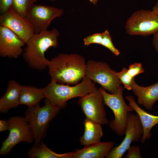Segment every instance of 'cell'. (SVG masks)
Masks as SVG:
<instances>
[{
	"mask_svg": "<svg viewBox=\"0 0 158 158\" xmlns=\"http://www.w3.org/2000/svg\"><path fill=\"white\" fill-rule=\"evenodd\" d=\"M86 64L80 55L61 53L49 61V73L58 83L76 85L85 77Z\"/></svg>",
	"mask_w": 158,
	"mask_h": 158,
	"instance_id": "6da1fadb",
	"label": "cell"
},
{
	"mask_svg": "<svg viewBox=\"0 0 158 158\" xmlns=\"http://www.w3.org/2000/svg\"><path fill=\"white\" fill-rule=\"evenodd\" d=\"M60 35L58 30L54 28L35 34L31 37L22 54L30 68L41 71L48 67L49 61L46 58L44 53L49 48H55L58 46Z\"/></svg>",
	"mask_w": 158,
	"mask_h": 158,
	"instance_id": "7a4b0ae2",
	"label": "cell"
},
{
	"mask_svg": "<svg viewBox=\"0 0 158 158\" xmlns=\"http://www.w3.org/2000/svg\"><path fill=\"white\" fill-rule=\"evenodd\" d=\"M95 84L85 77L81 83L73 86L58 83L51 80L43 90L45 98L61 109L66 107L69 100L82 97L97 90L98 88Z\"/></svg>",
	"mask_w": 158,
	"mask_h": 158,
	"instance_id": "3957f363",
	"label": "cell"
},
{
	"mask_svg": "<svg viewBox=\"0 0 158 158\" xmlns=\"http://www.w3.org/2000/svg\"><path fill=\"white\" fill-rule=\"evenodd\" d=\"M44 105L28 107L24 117L33 134L35 144H38L45 138L49 123L59 113L61 108L45 98Z\"/></svg>",
	"mask_w": 158,
	"mask_h": 158,
	"instance_id": "277c9868",
	"label": "cell"
},
{
	"mask_svg": "<svg viewBox=\"0 0 158 158\" xmlns=\"http://www.w3.org/2000/svg\"><path fill=\"white\" fill-rule=\"evenodd\" d=\"M99 89L103 95L104 105L111 108L114 115V119L109 122V127L118 135L123 136L127 126L128 114L133 110L124 101L123 95V87L121 85L113 94L107 93L102 87Z\"/></svg>",
	"mask_w": 158,
	"mask_h": 158,
	"instance_id": "5b68a950",
	"label": "cell"
},
{
	"mask_svg": "<svg viewBox=\"0 0 158 158\" xmlns=\"http://www.w3.org/2000/svg\"><path fill=\"white\" fill-rule=\"evenodd\" d=\"M8 137L2 142L0 155L7 156L12 149L21 142L30 144L34 138L28 122L24 117L14 116L8 119Z\"/></svg>",
	"mask_w": 158,
	"mask_h": 158,
	"instance_id": "8992f818",
	"label": "cell"
},
{
	"mask_svg": "<svg viewBox=\"0 0 158 158\" xmlns=\"http://www.w3.org/2000/svg\"><path fill=\"white\" fill-rule=\"evenodd\" d=\"M116 72L106 63L92 60L86 63L85 77L111 94L116 92L121 83Z\"/></svg>",
	"mask_w": 158,
	"mask_h": 158,
	"instance_id": "52a82bcc",
	"label": "cell"
},
{
	"mask_svg": "<svg viewBox=\"0 0 158 158\" xmlns=\"http://www.w3.org/2000/svg\"><path fill=\"white\" fill-rule=\"evenodd\" d=\"M126 32L132 35L148 36L158 31V15L152 11L141 9L132 14L126 22Z\"/></svg>",
	"mask_w": 158,
	"mask_h": 158,
	"instance_id": "ba28073f",
	"label": "cell"
},
{
	"mask_svg": "<svg viewBox=\"0 0 158 158\" xmlns=\"http://www.w3.org/2000/svg\"><path fill=\"white\" fill-rule=\"evenodd\" d=\"M103 97L98 89L80 97L78 104L86 117L101 125L109 123L104 107Z\"/></svg>",
	"mask_w": 158,
	"mask_h": 158,
	"instance_id": "9c48e42d",
	"label": "cell"
},
{
	"mask_svg": "<svg viewBox=\"0 0 158 158\" xmlns=\"http://www.w3.org/2000/svg\"><path fill=\"white\" fill-rule=\"evenodd\" d=\"M0 25L10 29L25 44L35 34V29L26 16L17 13L12 7L0 15Z\"/></svg>",
	"mask_w": 158,
	"mask_h": 158,
	"instance_id": "30bf717a",
	"label": "cell"
},
{
	"mask_svg": "<svg viewBox=\"0 0 158 158\" xmlns=\"http://www.w3.org/2000/svg\"><path fill=\"white\" fill-rule=\"evenodd\" d=\"M63 12L61 8L34 3L26 16L33 26L35 34H38L47 30L52 21L61 17Z\"/></svg>",
	"mask_w": 158,
	"mask_h": 158,
	"instance_id": "8fae6325",
	"label": "cell"
},
{
	"mask_svg": "<svg viewBox=\"0 0 158 158\" xmlns=\"http://www.w3.org/2000/svg\"><path fill=\"white\" fill-rule=\"evenodd\" d=\"M131 112L128 114L127 125L124 140L119 145L113 147L106 158H121L132 142H137L141 139L143 128L140 118L137 114Z\"/></svg>",
	"mask_w": 158,
	"mask_h": 158,
	"instance_id": "7c38bea8",
	"label": "cell"
},
{
	"mask_svg": "<svg viewBox=\"0 0 158 158\" xmlns=\"http://www.w3.org/2000/svg\"><path fill=\"white\" fill-rule=\"evenodd\" d=\"M25 43L13 31L4 26H0V56L17 59L22 54Z\"/></svg>",
	"mask_w": 158,
	"mask_h": 158,
	"instance_id": "4fadbf2b",
	"label": "cell"
},
{
	"mask_svg": "<svg viewBox=\"0 0 158 158\" xmlns=\"http://www.w3.org/2000/svg\"><path fill=\"white\" fill-rule=\"evenodd\" d=\"M131 90L137 97L138 104L151 110L155 102L158 99V82L147 87L137 84L133 79Z\"/></svg>",
	"mask_w": 158,
	"mask_h": 158,
	"instance_id": "5bb4252c",
	"label": "cell"
},
{
	"mask_svg": "<svg viewBox=\"0 0 158 158\" xmlns=\"http://www.w3.org/2000/svg\"><path fill=\"white\" fill-rule=\"evenodd\" d=\"M125 98L129 102L128 105L135 111L139 116L143 128V133L140 140L141 143H143L151 137V130L158 123V116L151 114L142 109L132 96H127Z\"/></svg>",
	"mask_w": 158,
	"mask_h": 158,
	"instance_id": "9a60e30c",
	"label": "cell"
},
{
	"mask_svg": "<svg viewBox=\"0 0 158 158\" xmlns=\"http://www.w3.org/2000/svg\"><path fill=\"white\" fill-rule=\"evenodd\" d=\"M114 143L112 141H99L85 146L81 149L76 150L72 158H103L113 147Z\"/></svg>",
	"mask_w": 158,
	"mask_h": 158,
	"instance_id": "2e32d148",
	"label": "cell"
},
{
	"mask_svg": "<svg viewBox=\"0 0 158 158\" xmlns=\"http://www.w3.org/2000/svg\"><path fill=\"white\" fill-rule=\"evenodd\" d=\"M21 85L13 80L9 81L6 91L0 99V112L6 114L11 109L19 105Z\"/></svg>",
	"mask_w": 158,
	"mask_h": 158,
	"instance_id": "e0dca14e",
	"label": "cell"
},
{
	"mask_svg": "<svg viewBox=\"0 0 158 158\" xmlns=\"http://www.w3.org/2000/svg\"><path fill=\"white\" fill-rule=\"evenodd\" d=\"M84 132L80 138V143L85 146L100 141L103 135L101 125L86 117L84 120Z\"/></svg>",
	"mask_w": 158,
	"mask_h": 158,
	"instance_id": "ac0fdd59",
	"label": "cell"
},
{
	"mask_svg": "<svg viewBox=\"0 0 158 158\" xmlns=\"http://www.w3.org/2000/svg\"><path fill=\"white\" fill-rule=\"evenodd\" d=\"M45 96L43 88H38L30 85H21L19 102L20 104H23L31 107L39 104L40 102Z\"/></svg>",
	"mask_w": 158,
	"mask_h": 158,
	"instance_id": "d6986e66",
	"label": "cell"
},
{
	"mask_svg": "<svg viewBox=\"0 0 158 158\" xmlns=\"http://www.w3.org/2000/svg\"><path fill=\"white\" fill-rule=\"evenodd\" d=\"M75 151L63 154L56 153L49 149L43 141L34 144L27 154L29 158H72Z\"/></svg>",
	"mask_w": 158,
	"mask_h": 158,
	"instance_id": "ffe728a7",
	"label": "cell"
},
{
	"mask_svg": "<svg viewBox=\"0 0 158 158\" xmlns=\"http://www.w3.org/2000/svg\"><path fill=\"white\" fill-rule=\"evenodd\" d=\"M34 3L33 0H13L12 7L17 13L26 16Z\"/></svg>",
	"mask_w": 158,
	"mask_h": 158,
	"instance_id": "44dd1931",
	"label": "cell"
},
{
	"mask_svg": "<svg viewBox=\"0 0 158 158\" xmlns=\"http://www.w3.org/2000/svg\"><path fill=\"white\" fill-rule=\"evenodd\" d=\"M116 75L124 85L125 88L128 90H131V85L134 78H132L129 75L127 68H123L121 71L116 72Z\"/></svg>",
	"mask_w": 158,
	"mask_h": 158,
	"instance_id": "7402d4cb",
	"label": "cell"
},
{
	"mask_svg": "<svg viewBox=\"0 0 158 158\" xmlns=\"http://www.w3.org/2000/svg\"><path fill=\"white\" fill-rule=\"evenodd\" d=\"M102 40L101 45L109 49L115 55L118 56L119 55L120 52L114 45L108 30H105L102 32Z\"/></svg>",
	"mask_w": 158,
	"mask_h": 158,
	"instance_id": "603a6c76",
	"label": "cell"
},
{
	"mask_svg": "<svg viewBox=\"0 0 158 158\" xmlns=\"http://www.w3.org/2000/svg\"><path fill=\"white\" fill-rule=\"evenodd\" d=\"M102 38V33H96L88 36L83 40L84 44L86 46L92 44H101Z\"/></svg>",
	"mask_w": 158,
	"mask_h": 158,
	"instance_id": "cb8c5ba5",
	"label": "cell"
},
{
	"mask_svg": "<svg viewBox=\"0 0 158 158\" xmlns=\"http://www.w3.org/2000/svg\"><path fill=\"white\" fill-rule=\"evenodd\" d=\"M144 70L140 63H134L129 66L128 73L132 78H134L136 75L143 73Z\"/></svg>",
	"mask_w": 158,
	"mask_h": 158,
	"instance_id": "d4e9b609",
	"label": "cell"
},
{
	"mask_svg": "<svg viewBox=\"0 0 158 158\" xmlns=\"http://www.w3.org/2000/svg\"><path fill=\"white\" fill-rule=\"evenodd\" d=\"M128 154L126 155V158H141L140 149L138 146H130L128 149Z\"/></svg>",
	"mask_w": 158,
	"mask_h": 158,
	"instance_id": "484cf974",
	"label": "cell"
},
{
	"mask_svg": "<svg viewBox=\"0 0 158 158\" xmlns=\"http://www.w3.org/2000/svg\"><path fill=\"white\" fill-rule=\"evenodd\" d=\"M13 0H0V11L1 14L12 7Z\"/></svg>",
	"mask_w": 158,
	"mask_h": 158,
	"instance_id": "4316f807",
	"label": "cell"
},
{
	"mask_svg": "<svg viewBox=\"0 0 158 158\" xmlns=\"http://www.w3.org/2000/svg\"><path fill=\"white\" fill-rule=\"evenodd\" d=\"M8 130V122L6 119L0 120V131L4 132Z\"/></svg>",
	"mask_w": 158,
	"mask_h": 158,
	"instance_id": "83f0119b",
	"label": "cell"
},
{
	"mask_svg": "<svg viewBox=\"0 0 158 158\" xmlns=\"http://www.w3.org/2000/svg\"><path fill=\"white\" fill-rule=\"evenodd\" d=\"M154 35L153 44L154 49L158 53V31Z\"/></svg>",
	"mask_w": 158,
	"mask_h": 158,
	"instance_id": "f1b7e54d",
	"label": "cell"
},
{
	"mask_svg": "<svg viewBox=\"0 0 158 158\" xmlns=\"http://www.w3.org/2000/svg\"><path fill=\"white\" fill-rule=\"evenodd\" d=\"M154 13L158 15V6L155 5L153 8L152 10Z\"/></svg>",
	"mask_w": 158,
	"mask_h": 158,
	"instance_id": "f546056e",
	"label": "cell"
},
{
	"mask_svg": "<svg viewBox=\"0 0 158 158\" xmlns=\"http://www.w3.org/2000/svg\"><path fill=\"white\" fill-rule=\"evenodd\" d=\"M94 5H96L97 3L98 0H88Z\"/></svg>",
	"mask_w": 158,
	"mask_h": 158,
	"instance_id": "4dcf8cb0",
	"label": "cell"
},
{
	"mask_svg": "<svg viewBox=\"0 0 158 158\" xmlns=\"http://www.w3.org/2000/svg\"><path fill=\"white\" fill-rule=\"evenodd\" d=\"M38 0H33L34 3L36 2ZM49 0L50 1H51V2H54V1H56V0Z\"/></svg>",
	"mask_w": 158,
	"mask_h": 158,
	"instance_id": "1f68e13d",
	"label": "cell"
},
{
	"mask_svg": "<svg viewBox=\"0 0 158 158\" xmlns=\"http://www.w3.org/2000/svg\"><path fill=\"white\" fill-rule=\"evenodd\" d=\"M156 5L158 6V1H157V3Z\"/></svg>",
	"mask_w": 158,
	"mask_h": 158,
	"instance_id": "d6a6232c",
	"label": "cell"
}]
</instances>
